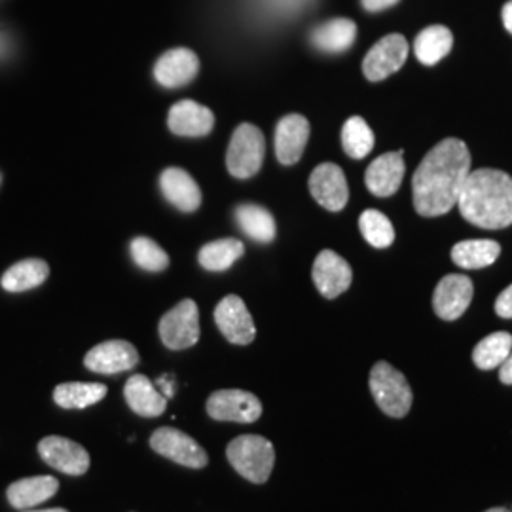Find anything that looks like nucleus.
Segmentation results:
<instances>
[{
    "label": "nucleus",
    "instance_id": "10",
    "mask_svg": "<svg viewBox=\"0 0 512 512\" xmlns=\"http://www.w3.org/2000/svg\"><path fill=\"white\" fill-rule=\"evenodd\" d=\"M215 321L230 344L249 346L255 340L256 327L253 315L236 294H228L226 298L220 300L215 310Z\"/></svg>",
    "mask_w": 512,
    "mask_h": 512
},
{
    "label": "nucleus",
    "instance_id": "29",
    "mask_svg": "<svg viewBox=\"0 0 512 512\" xmlns=\"http://www.w3.org/2000/svg\"><path fill=\"white\" fill-rule=\"evenodd\" d=\"M107 385L103 384H71L57 385L54 389V401L61 408H88L103 401L107 397Z\"/></svg>",
    "mask_w": 512,
    "mask_h": 512
},
{
    "label": "nucleus",
    "instance_id": "3",
    "mask_svg": "<svg viewBox=\"0 0 512 512\" xmlns=\"http://www.w3.org/2000/svg\"><path fill=\"white\" fill-rule=\"evenodd\" d=\"M226 458L243 478L264 484L274 471V444L260 435H241L228 444Z\"/></svg>",
    "mask_w": 512,
    "mask_h": 512
},
{
    "label": "nucleus",
    "instance_id": "11",
    "mask_svg": "<svg viewBox=\"0 0 512 512\" xmlns=\"http://www.w3.org/2000/svg\"><path fill=\"white\" fill-rule=\"evenodd\" d=\"M38 454L50 467L65 475L80 476L90 469V454L74 440L50 435L38 442Z\"/></svg>",
    "mask_w": 512,
    "mask_h": 512
},
{
    "label": "nucleus",
    "instance_id": "38",
    "mask_svg": "<svg viewBox=\"0 0 512 512\" xmlns=\"http://www.w3.org/2000/svg\"><path fill=\"white\" fill-rule=\"evenodd\" d=\"M158 385L162 387L165 399H167V397H173V391H175L173 387H175V385H173V382H171V378H167V376L160 378V380H158Z\"/></svg>",
    "mask_w": 512,
    "mask_h": 512
},
{
    "label": "nucleus",
    "instance_id": "27",
    "mask_svg": "<svg viewBox=\"0 0 512 512\" xmlns=\"http://www.w3.org/2000/svg\"><path fill=\"white\" fill-rule=\"evenodd\" d=\"M239 228L258 243H272L277 234L272 213L255 203H243L236 209Z\"/></svg>",
    "mask_w": 512,
    "mask_h": 512
},
{
    "label": "nucleus",
    "instance_id": "36",
    "mask_svg": "<svg viewBox=\"0 0 512 512\" xmlns=\"http://www.w3.org/2000/svg\"><path fill=\"white\" fill-rule=\"evenodd\" d=\"M499 380L505 385H512V351L505 359V363L499 366Z\"/></svg>",
    "mask_w": 512,
    "mask_h": 512
},
{
    "label": "nucleus",
    "instance_id": "13",
    "mask_svg": "<svg viewBox=\"0 0 512 512\" xmlns=\"http://www.w3.org/2000/svg\"><path fill=\"white\" fill-rule=\"evenodd\" d=\"M473 281L467 275L450 274L442 277L435 294H433V308L440 319L456 321L473 300Z\"/></svg>",
    "mask_w": 512,
    "mask_h": 512
},
{
    "label": "nucleus",
    "instance_id": "32",
    "mask_svg": "<svg viewBox=\"0 0 512 512\" xmlns=\"http://www.w3.org/2000/svg\"><path fill=\"white\" fill-rule=\"evenodd\" d=\"M359 228L363 238L376 249H387L395 241V228L382 211L366 209L365 213L359 217Z\"/></svg>",
    "mask_w": 512,
    "mask_h": 512
},
{
    "label": "nucleus",
    "instance_id": "39",
    "mask_svg": "<svg viewBox=\"0 0 512 512\" xmlns=\"http://www.w3.org/2000/svg\"><path fill=\"white\" fill-rule=\"evenodd\" d=\"M10 50V44H8V37L4 33H0V57H6Z\"/></svg>",
    "mask_w": 512,
    "mask_h": 512
},
{
    "label": "nucleus",
    "instance_id": "25",
    "mask_svg": "<svg viewBox=\"0 0 512 512\" xmlns=\"http://www.w3.org/2000/svg\"><path fill=\"white\" fill-rule=\"evenodd\" d=\"M501 255V245L492 239L459 241L452 249V260L463 270H480L492 266Z\"/></svg>",
    "mask_w": 512,
    "mask_h": 512
},
{
    "label": "nucleus",
    "instance_id": "33",
    "mask_svg": "<svg viewBox=\"0 0 512 512\" xmlns=\"http://www.w3.org/2000/svg\"><path fill=\"white\" fill-rule=\"evenodd\" d=\"M129 253L133 262L145 272H164L169 266V256L164 249L147 236L133 239L129 245Z\"/></svg>",
    "mask_w": 512,
    "mask_h": 512
},
{
    "label": "nucleus",
    "instance_id": "23",
    "mask_svg": "<svg viewBox=\"0 0 512 512\" xmlns=\"http://www.w3.org/2000/svg\"><path fill=\"white\" fill-rule=\"evenodd\" d=\"M357 25L346 18L330 19L311 31V44L327 54H342L353 46Z\"/></svg>",
    "mask_w": 512,
    "mask_h": 512
},
{
    "label": "nucleus",
    "instance_id": "14",
    "mask_svg": "<svg viewBox=\"0 0 512 512\" xmlns=\"http://www.w3.org/2000/svg\"><path fill=\"white\" fill-rule=\"evenodd\" d=\"M311 275L317 291L329 300H334L340 294L346 293L353 281L351 266L342 256L336 255L330 249H325L317 255Z\"/></svg>",
    "mask_w": 512,
    "mask_h": 512
},
{
    "label": "nucleus",
    "instance_id": "9",
    "mask_svg": "<svg viewBox=\"0 0 512 512\" xmlns=\"http://www.w3.org/2000/svg\"><path fill=\"white\" fill-rule=\"evenodd\" d=\"M408 59V42L403 35H387L376 42L363 61V73L370 82H382L401 71Z\"/></svg>",
    "mask_w": 512,
    "mask_h": 512
},
{
    "label": "nucleus",
    "instance_id": "12",
    "mask_svg": "<svg viewBox=\"0 0 512 512\" xmlns=\"http://www.w3.org/2000/svg\"><path fill=\"white\" fill-rule=\"evenodd\" d=\"M310 192L313 200L327 211H342L349 200L348 181L342 167L321 164L310 175Z\"/></svg>",
    "mask_w": 512,
    "mask_h": 512
},
{
    "label": "nucleus",
    "instance_id": "40",
    "mask_svg": "<svg viewBox=\"0 0 512 512\" xmlns=\"http://www.w3.org/2000/svg\"><path fill=\"white\" fill-rule=\"evenodd\" d=\"M484 512H511L509 509H505V507H494V509H488V511Z\"/></svg>",
    "mask_w": 512,
    "mask_h": 512
},
{
    "label": "nucleus",
    "instance_id": "1",
    "mask_svg": "<svg viewBox=\"0 0 512 512\" xmlns=\"http://www.w3.org/2000/svg\"><path fill=\"white\" fill-rule=\"evenodd\" d=\"M471 173V152L459 139H444L421 160L412 179L414 207L421 217H440L458 205Z\"/></svg>",
    "mask_w": 512,
    "mask_h": 512
},
{
    "label": "nucleus",
    "instance_id": "5",
    "mask_svg": "<svg viewBox=\"0 0 512 512\" xmlns=\"http://www.w3.org/2000/svg\"><path fill=\"white\" fill-rule=\"evenodd\" d=\"M266 156V141L262 131L253 124H241L226 152V167L236 179H251L260 171Z\"/></svg>",
    "mask_w": 512,
    "mask_h": 512
},
{
    "label": "nucleus",
    "instance_id": "19",
    "mask_svg": "<svg viewBox=\"0 0 512 512\" xmlns=\"http://www.w3.org/2000/svg\"><path fill=\"white\" fill-rule=\"evenodd\" d=\"M403 150L387 152L368 165L365 175L366 188L378 196L389 198L397 194L404 179Z\"/></svg>",
    "mask_w": 512,
    "mask_h": 512
},
{
    "label": "nucleus",
    "instance_id": "37",
    "mask_svg": "<svg viewBox=\"0 0 512 512\" xmlns=\"http://www.w3.org/2000/svg\"><path fill=\"white\" fill-rule=\"evenodd\" d=\"M501 18H503V25H505V29H507V31L512 35V0L503 6Z\"/></svg>",
    "mask_w": 512,
    "mask_h": 512
},
{
    "label": "nucleus",
    "instance_id": "20",
    "mask_svg": "<svg viewBox=\"0 0 512 512\" xmlns=\"http://www.w3.org/2000/svg\"><path fill=\"white\" fill-rule=\"evenodd\" d=\"M160 188L165 200L183 213H194L202 205V190L188 171L169 167L160 175Z\"/></svg>",
    "mask_w": 512,
    "mask_h": 512
},
{
    "label": "nucleus",
    "instance_id": "17",
    "mask_svg": "<svg viewBox=\"0 0 512 512\" xmlns=\"http://www.w3.org/2000/svg\"><path fill=\"white\" fill-rule=\"evenodd\" d=\"M200 71V59L188 48H175L165 52L154 65V78L164 88H183L190 84Z\"/></svg>",
    "mask_w": 512,
    "mask_h": 512
},
{
    "label": "nucleus",
    "instance_id": "43",
    "mask_svg": "<svg viewBox=\"0 0 512 512\" xmlns=\"http://www.w3.org/2000/svg\"><path fill=\"white\" fill-rule=\"evenodd\" d=\"M512 512V511H511Z\"/></svg>",
    "mask_w": 512,
    "mask_h": 512
},
{
    "label": "nucleus",
    "instance_id": "26",
    "mask_svg": "<svg viewBox=\"0 0 512 512\" xmlns=\"http://www.w3.org/2000/svg\"><path fill=\"white\" fill-rule=\"evenodd\" d=\"M50 275V266L40 258H29L14 264L2 275V287L8 293H23L42 285Z\"/></svg>",
    "mask_w": 512,
    "mask_h": 512
},
{
    "label": "nucleus",
    "instance_id": "31",
    "mask_svg": "<svg viewBox=\"0 0 512 512\" xmlns=\"http://www.w3.org/2000/svg\"><path fill=\"white\" fill-rule=\"evenodd\" d=\"M374 133L370 126L366 124L365 118L361 116H351L348 122L342 128V147L349 158L353 160H363L366 158L372 148H374Z\"/></svg>",
    "mask_w": 512,
    "mask_h": 512
},
{
    "label": "nucleus",
    "instance_id": "42",
    "mask_svg": "<svg viewBox=\"0 0 512 512\" xmlns=\"http://www.w3.org/2000/svg\"><path fill=\"white\" fill-rule=\"evenodd\" d=\"M0 183H2V175H0Z\"/></svg>",
    "mask_w": 512,
    "mask_h": 512
},
{
    "label": "nucleus",
    "instance_id": "30",
    "mask_svg": "<svg viewBox=\"0 0 512 512\" xmlns=\"http://www.w3.org/2000/svg\"><path fill=\"white\" fill-rule=\"evenodd\" d=\"M512 351V336L509 332H494L480 340L473 351V361L480 370H494L505 363Z\"/></svg>",
    "mask_w": 512,
    "mask_h": 512
},
{
    "label": "nucleus",
    "instance_id": "2",
    "mask_svg": "<svg viewBox=\"0 0 512 512\" xmlns=\"http://www.w3.org/2000/svg\"><path fill=\"white\" fill-rule=\"evenodd\" d=\"M463 219L484 230H501L512 224V179L505 171H471L458 205Z\"/></svg>",
    "mask_w": 512,
    "mask_h": 512
},
{
    "label": "nucleus",
    "instance_id": "6",
    "mask_svg": "<svg viewBox=\"0 0 512 512\" xmlns=\"http://www.w3.org/2000/svg\"><path fill=\"white\" fill-rule=\"evenodd\" d=\"M160 338L165 348L181 349L192 348L200 340V310L198 304L190 298L177 304L173 310L167 311L160 319Z\"/></svg>",
    "mask_w": 512,
    "mask_h": 512
},
{
    "label": "nucleus",
    "instance_id": "22",
    "mask_svg": "<svg viewBox=\"0 0 512 512\" xmlns=\"http://www.w3.org/2000/svg\"><path fill=\"white\" fill-rule=\"evenodd\" d=\"M57 490H59V482L54 476H31V478L16 480L8 488L6 495L12 507H16L19 511H27L54 497Z\"/></svg>",
    "mask_w": 512,
    "mask_h": 512
},
{
    "label": "nucleus",
    "instance_id": "24",
    "mask_svg": "<svg viewBox=\"0 0 512 512\" xmlns=\"http://www.w3.org/2000/svg\"><path fill=\"white\" fill-rule=\"evenodd\" d=\"M452 48H454V35L444 25H431L423 29L414 42L416 57L425 67L437 65L452 52Z\"/></svg>",
    "mask_w": 512,
    "mask_h": 512
},
{
    "label": "nucleus",
    "instance_id": "16",
    "mask_svg": "<svg viewBox=\"0 0 512 512\" xmlns=\"http://www.w3.org/2000/svg\"><path fill=\"white\" fill-rule=\"evenodd\" d=\"M310 122L302 114H287L279 120L275 129V156L279 164L294 165L300 162L308 139Z\"/></svg>",
    "mask_w": 512,
    "mask_h": 512
},
{
    "label": "nucleus",
    "instance_id": "7",
    "mask_svg": "<svg viewBox=\"0 0 512 512\" xmlns=\"http://www.w3.org/2000/svg\"><path fill=\"white\" fill-rule=\"evenodd\" d=\"M150 448L183 467L203 469L209 463V456L202 446L175 427H160L150 437Z\"/></svg>",
    "mask_w": 512,
    "mask_h": 512
},
{
    "label": "nucleus",
    "instance_id": "18",
    "mask_svg": "<svg viewBox=\"0 0 512 512\" xmlns=\"http://www.w3.org/2000/svg\"><path fill=\"white\" fill-rule=\"evenodd\" d=\"M167 126L179 137H205L215 126V114L194 99H183L169 109Z\"/></svg>",
    "mask_w": 512,
    "mask_h": 512
},
{
    "label": "nucleus",
    "instance_id": "41",
    "mask_svg": "<svg viewBox=\"0 0 512 512\" xmlns=\"http://www.w3.org/2000/svg\"><path fill=\"white\" fill-rule=\"evenodd\" d=\"M29 512H69L65 509H44V511H29Z\"/></svg>",
    "mask_w": 512,
    "mask_h": 512
},
{
    "label": "nucleus",
    "instance_id": "4",
    "mask_svg": "<svg viewBox=\"0 0 512 512\" xmlns=\"http://www.w3.org/2000/svg\"><path fill=\"white\" fill-rule=\"evenodd\" d=\"M370 391L380 410L389 418H404L412 408V389L395 366L380 361L370 370Z\"/></svg>",
    "mask_w": 512,
    "mask_h": 512
},
{
    "label": "nucleus",
    "instance_id": "34",
    "mask_svg": "<svg viewBox=\"0 0 512 512\" xmlns=\"http://www.w3.org/2000/svg\"><path fill=\"white\" fill-rule=\"evenodd\" d=\"M495 313L503 319H512V285L507 287L495 300Z\"/></svg>",
    "mask_w": 512,
    "mask_h": 512
},
{
    "label": "nucleus",
    "instance_id": "28",
    "mask_svg": "<svg viewBox=\"0 0 512 512\" xmlns=\"http://www.w3.org/2000/svg\"><path fill=\"white\" fill-rule=\"evenodd\" d=\"M245 253V245L239 239L226 238L203 245L200 251V264L209 272H226Z\"/></svg>",
    "mask_w": 512,
    "mask_h": 512
},
{
    "label": "nucleus",
    "instance_id": "8",
    "mask_svg": "<svg viewBox=\"0 0 512 512\" xmlns=\"http://www.w3.org/2000/svg\"><path fill=\"white\" fill-rule=\"evenodd\" d=\"M207 414L217 421L253 423L262 416V403L243 389H219L207 399Z\"/></svg>",
    "mask_w": 512,
    "mask_h": 512
},
{
    "label": "nucleus",
    "instance_id": "35",
    "mask_svg": "<svg viewBox=\"0 0 512 512\" xmlns=\"http://www.w3.org/2000/svg\"><path fill=\"white\" fill-rule=\"evenodd\" d=\"M361 2H363L366 12H382V10L395 6L401 0H361Z\"/></svg>",
    "mask_w": 512,
    "mask_h": 512
},
{
    "label": "nucleus",
    "instance_id": "21",
    "mask_svg": "<svg viewBox=\"0 0 512 512\" xmlns=\"http://www.w3.org/2000/svg\"><path fill=\"white\" fill-rule=\"evenodd\" d=\"M124 397L129 408L143 418H158L167 408L164 393L158 391L143 374H135L129 378L124 387Z\"/></svg>",
    "mask_w": 512,
    "mask_h": 512
},
{
    "label": "nucleus",
    "instance_id": "15",
    "mask_svg": "<svg viewBox=\"0 0 512 512\" xmlns=\"http://www.w3.org/2000/svg\"><path fill=\"white\" fill-rule=\"evenodd\" d=\"M139 363V351L126 340H109L97 344L84 357V365L97 374H120L135 368Z\"/></svg>",
    "mask_w": 512,
    "mask_h": 512
}]
</instances>
